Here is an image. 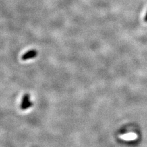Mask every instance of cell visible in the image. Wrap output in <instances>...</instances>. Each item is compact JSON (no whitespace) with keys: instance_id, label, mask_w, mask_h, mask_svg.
Wrapping results in <instances>:
<instances>
[{"instance_id":"obj_1","label":"cell","mask_w":147,"mask_h":147,"mask_svg":"<svg viewBox=\"0 0 147 147\" xmlns=\"http://www.w3.org/2000/svg\"><path fill=\"white\" fill-rule=\"evenodd\" d=\"M37 54H38V52H37L36 50H31L23 55L22 58L23 60H26V59L36 57L37 56Z\"/></svg>"},{"instance_id":"obj_2","label":"cell","mask_w":147,"mask_h":147,"mask_svg":"<svg viewBox=\"0 0 147 147\" xmlns=\"http://www.w3.org/2000/svg\"><path fill=\"white\" fill-rule=\"evenodd\" d=\"M31 105V103L30 102V101L29 100V96L28 94H26L24 96V98H23V100L22 102V104H21V109L24 110V109H26L28 107H30Z\"/></svg>"},{"instance_id":"obj_3","label":"cell","mask_w":147,"mask_h":147,"mask_svg":"<svg viewBox=\"0 0 147 147\" xmlns=\"http://www.w3.org/2000/svg\"><path fill=\"white\" fill-rule=\"evenodd\" d=\"M144 21H145V22H147V12H146V14H145V17H144Z\"/></svg>"}]
</instances>
